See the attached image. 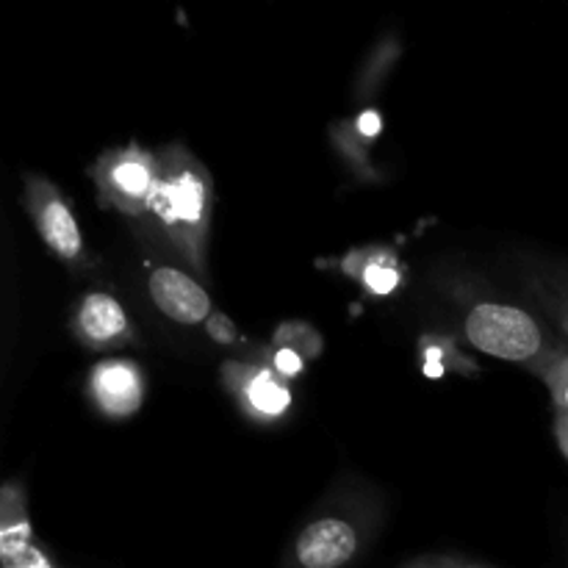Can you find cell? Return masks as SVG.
I'll return each mask as SVG.
<instances>
[{
	"label": "cell",
	"mask_w": 568,
	"mask_h": 568,
	"mask_svg": "<svg viewBox=\"0 0 568 568\" xmlns=\"http://www.w3.org/2000/svg\"><path fill=\"white\" fill-rule=\"evenodd\" d=\"M161 178L150 214L170 233L178 253L192 270H205V239L211 225L214 189L211 175L183 144H166L159 153Z\"/></svg>",
	"instance_id": "1"
},
{
	"label": "cell",
	"mask_w": 568,
	"mask_h": 568,
	"mask_svg": "<svg viewBox=\"0 0 568 568\" xmlns=\"http://www.w3.org/2000/svg\"><path fill=\"white\" fill-rule=\"evenodd\" d=\"M466 338L480 353L503 361H521L536 366L538 372L560 353H547V338L541 325L527 311L514 305L480 303L471 308L464 325Z\"/></svg>",
	"instance_id": "2"
},
{
	"label": "cell",
	"mask_w": 568,
	"mask_h": 568,
	"mask_svg": "<svg viewBox=\"0 0 568 568\" xmlns=\"http://www.w3.org/2000/svg\"><path fill=\"white\" fill-rule=\"evenodd\" d=\"M92 175L105 205L128 216H142L150 211L159 189L161 159L139 144H128L105 153L94 164Z\"/></svg>",
	"instance_id": "3"
},
{
	"label": "cell",
	"mask_w": 568,
	"mask_h": 568,
	"mask_svg": "<svg viewBox=\"0 0 568 568\" xmlns=\"http://www.w3.org/2000/svg\"><path fill=\"white\" fill-rule=\"evenodd\" d=\"M26 200L44 244H48L59 258L78 264V261L83 258V239L81 231H78L75 216H72L70 205L64 203L59 189L50 186L42 178H28Z\"/></svg>",
	"instance_id": "4"
},
{
	"label": "cell",
	"mask_w": 568,
	"mask_h": 568,
	"mask_svg": "<svg viewBox=\"0 0 568 568\" xmlns=\"http://www.w3.org/2000/svg\"><path fill=\"white\" fill-rule=\"evenodd\" d=\"M361 536L349 521L325 516L300 532L294 544L297 568H344L358 555Z\"/></svg>",
	"instance_id": "5"
},
{
	"label": "cell",
	"mask_w": 568,
	"mask_h": 568,
	"mask_svg": "<svg viewBox=\"0 0 568 568\" xmlns=\"http://www.w3.org/2000/svg\"><path fill=\"white\" fill-rule=\"evenodd\" d=\"M150 297L161 314L181 325H200L211 316V300L205 288L175 266H159L150 275Z\"/></svg>",
	"instance_id": "6"
},
{
	"label": "cell",
	"mask_w": 568,
	"mask_h": 568,
	"mask_svg": "<svg viewBox=\"0 0 568 568\" xmlns=\"http://www.w3.org/2000/svg\"><path fill=\"white\" fill-rule=\"evenodd\" d=\"M92 397L109 416H131L142 405V375L128 361H103L92 372Z\"/></svg>",
	"instance_id": "7"
},
{
	"label": "cell",
	"mask_w": 568,
	"mask_h": 568,
	"mask_svg": "<svg viewBox=\"0 0 568 568\" xmlns=\"http://www.w3.org/2000/svg\"><path fill=\"white\" fill-rule=\"evenodd\" d=\"M227 377H231L233 388H236L239 399L253 414L255 419H277L286 414L292 405V394L288 388L272 375L270 369H253V366H227Z\"/></svg>",
	"instance_id": "8"
},
{
	"label": "cell",
	"mask_w": 568,
	"mask_h": 568,
	"mask_svg": "<svg viewBox=\"0 0 568 568\" xmlns=\"http://www.w3.org/2000/svg\"><path fill=\"white\" fill-rule=\"evenodd\" d=\"M78 331L94 347H111L125 342L131 327L122 305L109 294H89L78 311Z\"/></svg>",
	"instance_id": "9"
},
{
	"label": "cell",
	"mask_w": 568,
	"mask_h": 568,
	"mask_svg": "<svg viewBox=\"0 0 568 568\" xmlns=\"http://www.w3.org/2000/svg\"><path fill=\"white\" fill-rule=\"evenodd\" d=\"M31 525L26 516V503L17 486H6L3 491V525H0V555L3 566L14 564L26 552H31Z\"/></svg>",
	"instance_id": "10"
},
{
	"label": "cell",
	"mask_w": 568,
	"mask_h": 568,
	"mask_svg": "<svg viewBox=\"0 0 568 568\" xmlns=\"http://www.w3.org/2000/svg\"><path fill=\"white\" fill-rule=\"evenodd\" d=\"M358 277L364 281L369 294H392L399 286V270L394 255L388 253H372L369 258L361 261Z\"/></svg>",
	"instance_id": "11"
},
{
	"label": "cell",
	"mask_w": 568,
	"mask_h": 568,
	"mask_svg": "<svg viewBox=\"0 0 568 568\" xmlns=\"http://www.w3.org/2000/svg\"><path fill=\"white\" fill-rule=\"evenodd\" d=\"M422 355H425V364H422V369H425V375L433 377V381H438V377L447 375L449 358L460 361L453 344L442 342V338H425V342H422Z\"/></svg>",
	"instance_id": "12"
},
{
	"label": "cell",
	"mask_w": 568,
	"mask_h": 568,
	"mask_svg": "<svg viewBox=\"0 0 568 568\" xmlns=\"http://www.w3.org/2000/svg\"><path fill=\"white\" fill-rule=\"evenodd\" d=\"M541 377L547 381L549 392H552L555 408L568 414V349L555 355L547 366L541 369Z\"/></svg>",
	"instance_id": "13"
},
{
	"label": "cell",
	"mask_w": 568,
	"mask_h": 568,
	"mask_svg": "<svg viewBox=\"0 0 568 568\" xmlns=\"http://www.w3.org/2000/svg\"><path fill=\"white\" fill-rule=\"evenodd\" d=\"M205 327H209V336L220 344H233L239 338L236 325H233L225 314H211Z\"/></svg>",
	"instance_id": "14"
},
{
	"label": "cell",
	"mask_w": 568,
	"mask_h": 568,
	"mask_svg": "<svg viewBox=\"0 0 568 568\" xmlns=\"http://www.w3.org/2000/svg\"><path fill=\"white\" fill-rule=\"evenodd\" d=\"M275 369L281 377H297L303 372V355L294 347H281L275 353Z\"/></svg>",
	"instance_id": "15"
},
{
	"label": "cell",
	"mask_w": 568,
	"mask_h": 568,
	"mask_svg": "<svg viewBox=\"0 0 568 568\" xmlns=\"http://www.w3.org/2000/svg\"><path fill=\"white\" fill-rule=\"evenodd\" d=\"M403 568H491V566H480V564H469V560L442 558V555H430V558L410 560V564H405Z\"/></svg>",
	"instance_id": "16"
},
{
	"label": "cell",
	"mask_w": 568,
	"mask_h": 568,
	"mask_svg": "<svg viewBox=\"0 0 568 568\" xmlns=\"http://www.w3.org/2000/svg\"><path fill=\"white\" fill-rule=\"evenodd\" d=\"M6 568H50V564H48V558H44V555L33 547L31 552H26L22 558H17L14 564H6Z\"/></svg>",
	"instance_id": "17"
},
{
	"label": "cell",
	"mask_w": 568,
	"mask_h": 568,
	"mask_svg": "<svg viewBox=\"0 0 568 568\" xmlns=\"http://www.w3.org/2000/svg\"><path fill=\"white\" fill-rule=\"evenodd\" d=\"M555 433H558V442L564 455L568 458V414L566 410H558V422H555Z\"/></svg>",
	"instance_id": "18"
},
{
	"label": "cell",
	"mask_w": 568,
	"mask_h": 568,
	"mask_svg": "<svg viewBox=\"0 0 568 568\" xmlns=\"http://www.w3.org/2000/svg\"><path fill=\"white\" fill-rule=\"evenodd\" d=\"M555 311H558L560 325H564V331L568 333V286L560 288L558 300H555Z\"/></svg>",
	"instance_id": "19"
}]
</instances>
